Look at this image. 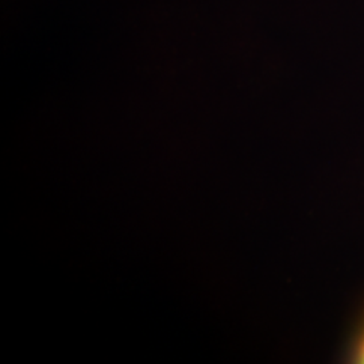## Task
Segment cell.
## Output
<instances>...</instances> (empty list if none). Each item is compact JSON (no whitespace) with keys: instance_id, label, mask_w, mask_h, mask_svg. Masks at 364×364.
<instances>
[{"instance_id":"obj_1","label":"cell","mask_w":364,"mask_h":364,"mask_svg":"<svg viewBox=\"0 0 364 364\" xmlns=\"http://www.w3.org/2000/svg\"><path fill=\"white\" fill-rule=\"evenodd\" d=\"M356 362H358V363L364 364V336L363 338H362V343H360V346H359V350H358Z\"/></svg>"}]
</instances>
